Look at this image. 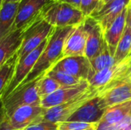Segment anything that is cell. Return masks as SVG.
<instances>
[{"instance_id": "cell-1", "label": "cell", "mask_w": 131, "mask_h": 130, "mask_svg": "<svg viewBox=\"0 0 131 130\" xmlns=\"http://www.w3.org/2000/svg\"><path fill=\"white\" fill-rule=\"evenodd\" d=\"M74 27L75 26L54 28L52 34L48 38V44L44 51L32 70L18 87H21L46 75L62 58H64L63 50L65 41Z\"/></svg>"}, {"instance_id": "cell-2", "label": "cell", "mask_w": 131, "mask_h": 130, "mask_svg": "<svg viewBox=\"0 0 131 130\" xmlns=\"http://www.w3.org/2000/svg\"><path fill=\"white\" fill-rule=\"evenodd\" d=\"M42 18L54 28L77 26L86 18L80 8L60 0L51 3L45 9Z\"/></svg>"}, {"instance_id": "cell-3", "label": "cell", "mask_w": 131, "mask_h": 130, "mask_svg": "<svg viewBox=\"0 0 131 130\" xmlns=\"http://www.w3.org/2000/svg\"><path fill=\"white\" fill-rule=\"evenodd\" d=\"M128 80H131V56L121 63L96 73L89 84L91 87L98 89L101 94Z\"/></svg>"}, {"instance_id": "cell-4", "label": "cell", "mask_w": 131, "mask_h": 130, "mask_svg": "<svg viewBox=\"0 0 131 130\" xmlns=\"http://www.w3.org/2000/svg\"><path fill=\"white\" fill-rule=\"evenodd\" d=\"M39 78L17 87L2 101V115L9 118L18 108L25 106H41L37 84Z\"/></svg>"}, {"instance_id": "cell-5", "label": "cell", "mask_w": 131, "mask_h": 130, "mask_svg": "<svg viewBox=\"0 0 131 130\" xmlns=\"http://www.w3.org/2000/svg\"><path fill=\"white\" fill-rule=\"evenodd\" d=\"M100 90L98 89H94L90 87V88L85 92L71 99L67 103L50 109H46L42 117L39 120H45L53 123L66 122L81 107L93 98L98 96Z\"/></svg>"}, {"instance_id": "cell-6", "label": "cell", "mask_w": 131, "mask_h": 130, "mask_svg": "<svg viewBox=\"0 0 131 130\" xmlns=\"http://www.w3.org/2000/svg\"><path fill=\"white\" fill-rule=\"evenodd\" d=\"M54 27L41 18L24 32L23 41L18 50V62L23 61L31 51L48 39L54 30Z\"/></svg>"}, {"instance_id": "cell-7", "label": "cell", "mask_w": 131, "mask_h": 130, "mask_svg": "<svg viewBox=\"0 0 131 130\" xmlns=\"http://www.w3.org/2000/svg\"><path fill=\"white\" fill-rule=\"evenodd\" d=\"M55 0H21L19 2L15 30L25 31L42 18L45 9Z\"/></svg>"}, {"instance_id": "cell-8", "label": "cell", "mask_w": 131, "mask_h": 130, "mask_svg": "<svg viewBox=\"0 0 131 130\" xmlns=\"http://www.w3.org/2000/svg\"><path fill=\"white\" fill-rule=\"evenodd\" d=\"M48 38L46 39L41 45H39L33 51H31L23 61L18 62L14 77L9 86L5 91L4 94L2 95V97H1V100H4L6 97H8L10 93H12L29 75L33 67H35L36 62L38 61V58L40 57L42 52L44 51L48 44Z\"/></svg>"}, {"instance_id": "cell-9", "label": "cell", "mask_w": 131, "mask_h": 130, "mask_svg": "<svg viewBox=\"0 0 131 130\" xmlns=\"http://www.w3.org/2000/svg\"><path fill=\"white\" fill-rule=\"evenodd\" d=\"M87 34V46L85 56L91 61L101 52L105 41L104 31L100 23L91 16L87 17L84 21Z\"/></svg>"}, {"instance_id": "cell-10", "label": "cell", "mask_w": 131, "mask_h": 130, "mask_svg": "<svg viewBox=\"0 0 131 130\" xmlns=\"http://www.w3.org/2000/svg\"><path fill=\"white\" fill-rule=\"evenodd\" d=\"M55 67L81 80L88 82L95 75L91 63L86 56L64 57Z\"/></svg>"}, {"instance_id": "cell-11", "label": "cell", "mask_w": 131, "mask_h": 130, "mask_svg": "<svg viewBox=\"0 0 131 130\" xmlns=\"http://www.w3.org/2000/svg\"><path fill=\"white\" fill-rule=\"evenodd\" d=\"M90 88L89 82L87 80L68 87H61L60 89L48 95L41 100V106L45 109H50L62 105L71 99L79 96Z\"/></svg>"}, {"instance_id": "cell-12", "label": "cell", "mask_w": 131, "mask_h": 130, "mask_svg": "<svg viewBox=\"0 0 131 130\" xmlns=\"http://www.w3.org/2000/svg\"><path fill=\"white\" fill-rule=\"evenodd\" d=\"M107 107L100 96H97L74 113L68 121H78L98 124L103 118Z\"/></svg>"}, {"instance_id": "cell-13", "label": "cell", "mask_w": 131, "mask_h": 130, "mask_svg": "<svg viewBox=\"0 0 131 130\" xmlns=\"http://www.w3.org/2000/svg\"><path fill=\"white\" fill-rule=\"evenodd\" d=\"M130 2L131 0H114L107 2L96 10L91 16L100 23L104 32Z\"/></svg>"}, {"instance_id": "cell-14", "label": "cell", "mask_w": 131, "mask_h": 130, "mask_svg": "<svg viewBox=\"0 0 131 130\" xmlns=\"http://www.w3.org/2000/svg\"><path fill=\"white\" fill-rule=\"evenodd\" d=\"M46 109L41 106H25L16 110L8 119L10 126L15 129L24 130L39 120Z\"/></svg>"}, {"instance_id": "cell-15", "label": "cell", "mask_w": 131, "mask_h": 130, "mask_svg": "<svg viewBox=\"0 0 131 130\" xmlns=\"http://www.w3.org/2000/svg\"><path fill=\"white\" fill-rule=\"evenodd\" d=\"M83 23L75 26L68 37L63 50L64 57L85 56L87 34Z\"/></svg>"}, {"instance_id": "cell-16", "label": "cell", "mask_w": 131, "mask_h": 130, "mask_svg": "<svg viewBox=\"0 0 131 130\" xmlns=\"http://www.w3.org/2000/svg\"><path fill=\"white\" fill-rule=\"evenodd\" d=\"M130 120H131V100L108 107L98 124L117 126Z\"/></svg>"}, {"instance_id": "cell-17", "label": "cell", "mask_w": 131, "mask_h": 130, "mask_svg": "<svg viewBox=\"0 0 131 130\" xmlns=\"http://www.w3.org/2000/svg\"><path fill=\"white\" fill-rule=\"evenodd\" d=\"M25 31L14 30L0 39V65L20 49Z\"/></svg>"}, {"instance_id": "cell-18", "label": "cell", "mask_w": 131, "mask_h": 130, "mask_svg": "<svg viewBox=\"0 0 131 130\" xmlns=\"http://www.w3.org/2000/svg\"><path fill=\"white\" fill-rule=\"evenodd\" d=\"M98 96L102 98L107 108L131 100V80L121 83Z\"/></svg>"}, {"instance_id": "cell-19", "label": "cell", "mask_w": 131, "mask_h": 130, "mask_svg": "<svg viewBox=\"0 0 131 130\" xmlns=\"http://www.w3.org/2000/svg\"><path fill=\"white\" fill-rule=\"evenodd\" d=\"M127 10V7L117 17V18L114 21V23L111 25V27L104 32V39L108 45L111 53L114 57L118 43L123 36V34L124 32L127 25V22H126Z\"/></svg>"}, {"instance_id": "cell-20", "label": "cell", "mask_w": 131, "mask_h": 130, "mask_svg": "<svg viewBox=\"0 0 131 130\" xmlns=\"http://www.w3.org/2000/svg\"><path fill=\"white\" fill-rule=\"evenodd\" d=\"M19 2H1L0 39L15 30Z\"/></svg>"}, {"instance_id": "cell-21", "label": "cell", "mask_w": 131, "mask_h": 130, "mask_svg": "<svg viewBox=\"0 0 131 130\" xmlns=\"http://www.w3.org/2000/svg\"><path fill=\"white\" fill-rule=\"evenodd\" d=\"M18 64V53L16 52L14 55L5 61L0 65V94L1 97L4 94L5 91L9 86L17 65Z\"/></svg>"}, {"instance_id": "cell-22", "label": "cell", "mask_w": 131, "mask_h": 130, "mask_svg": "<svg viewBox=\"0 0 131 130\" xmlns=\"http://www.w3.org/2000/svg\"><path fill=\"white\" fill-rule=\"evenodd\" d=\"M91 63L95 74L116 64L114 57L111 53L106 41H104L103 48L99 54L94 59H93Z\"/></svg>"}, {"instance_id": "cell-23", "label": "cell", "mask_w": 131, "mask_h": 130, "mask_svg": "<svg viewBox=\"0 0 131 130\" xmlns=\"http://www.w3.org/2000/svg\"><path fill=\"white\" fill-rule=\"evenodd\" d=\"M131 51V29L126 25L124 32L121 38L114 54L116 64L121 63L127 59Z\"/></svg>"}, {"instance_id": "cell-24", "label": "cell", "mask_w": 131, "mask_h": 130, "mask_svg": "<svg viewBox=\"0 0 131 130\" xmlns=\"http://www.w3.org/2000/svg\"><path fill=\"white\" fill-rule=\"evenodd\" d=\"M61 87V86L48 75H45L42 77H40L37 84L38 93L41 100L53 93Z\"/></svg>"}, {"instance_id": "cell-25", "label": "cell", "mask_w": 131, "mask_h": 130, "mask_svg": "<svg viewBox=\"0 0 131 130\" xmlns=\"http://www.w3.org/2000/svg\"><path fill=\"white\" fill-rule=\"evenodd\" d=\"M46 75H48L49 77L54 79L61 87L73 86L78 84L82 81H84L69 74L66 71L61 70L56 67H53Z\"/></svg>"}, {"instance_id": "cell-26", "label": "cell", "mask_w": 131, "mask_h": 130, "mask_svg": "<svg viewBox=\"0 0 131 130\" xmlns=\"http://www.w3.org/2000/svg\"><path fill=\"white\" fill-rule=\"evenodd\" d=\"M97 126V124L78 121H66L58 123V130H85Z\"/></svg>"}, {"instance_id": "cell-27", "label": "cell", "mask_w": 131, "mask_h": 130, "mask_svg": "<svg viewBox=\"0 0 131 130\" xmlns=\"http://www.w3.org/2000/svg\"><path fill=\"white\" fill-rule=\"evenodd\" d=\"M100 0H81L80 10L87 18L91 16L97 8Z\"/></svg>"}, {"instance_id": "cell-28", "label": "cell", "mask_w": 131, "mask_h": 130, "mask_svg": "<svg viewBox=\"0 0 131 130\" xmlns=\"http://www.w3.org/2000/svg\"><path fill=\"white\" fill-rule=\"evenodd\" d=\"M24 130H58V123H53L45 120H38Z\"/></svg>"}, {"instance_id": "cell-29", "label": "cell", "mask_w": 131, "mask_h": 130, "mask_svg": "<svg viewBox=\"0 0 131 130\" xmlns=\"http://www.w3.org/2000/svg\"><path fill=\"white\" fill-rule=\"evenodd\" d=\"M97 130H131V120L117 126H103L97 124Z\"/></svg>"}, {"instance_id": "cell-30", "label": "cell", "mask_w": 131, "mask_h": 130, "mask_svg": "<svg viewBox=\"0 0 131 130\" xmlns=\"http://www.w3.org/2000/svg\"><path fill=\"white\" fill-rule=\"evenodd\" d=\"M0 129L1 130H19V129H15L14 128H12L8 121V119L4 116L3 115H2V120H1V125H0Z\"/></svg>"}, {"instance_id": "cell-31", "label": "cell", "mask_w": 131, "mask_h": 130, "mask_svg": "<svg viewBox=\"0 0 131 130\" xmlns=\"http://www.w3.org/2000/svg\"><path fill=\"white\" fill-rule=\"evenodd\" d=\"M126 22H127V25L131 29V2L129 4V5L127 6Z\"/></svg>"}, {"instance_id": "cell-32", "label": "cell", "mask_w": 131, "mask_h": 130, "mask_svg": "<svg viewBox=\"0 0 131 130\" xmlns=\"http://www.w3.org/2000/svg\"><path fill=\"white\" fill-rule=\"evenodd\" d=\"M60 1H62V2H68L78 8H80V5H81V0H60Z\"/></svg>"}, {"instance_id": "cell-33", "label": "cell", "mask_w": 131, "mask_h": 130, "mask_svg": "<svg viewBox=\"0 0 131 130\" xmlns=\"http://www.w3.org/2000/svg\"><path fill=\"white\" fill-rule=\"evenodd\" d=\"M112 1H114V0H102V1L99 3L98 7H97V8L96 10L99 9V8H100L102 5H104V4H106V3H107V2H112Z\"/></svg>"}, {"instance_id": "cell-34", "label": "cell", "mask_w": 131, "mask_h": 130, "mask_svg": "<svg viewBox=\"0 0 131 130\" xmlns=\"http://www.w3.org/2000/svg\"><path fill=\"white\" fill-rule=\"evenodd\" d=\"M21 0H2L1 2H19Z\"/></svg>"}, {"instance_id": "cell-35", "label": "cell", "mask_w": 131, "mask_h": 130, "mask_svg": "<svg viewBox=\"0 0 131 130\" xmlns=\"http://www.w3.org/2000/svg\"><path fill=\"white\" fill-rule=\"evenodd\" d=\"M97 127H94V128H91V129H88L85 130H97Z\"/></svg>"}, {"instance_id": "cell-36", "label": "cell", "mask_w": 131, "mask_h": 130, "mask_svg": "<svg viewBox=\"0 0 131 130\" xmlns=\"http://www.w3.org/2000/svg\"><path fill=\"white\" fill-rule=\"evenodd\" d=\"M130 56H131V51H130V55H129V57H130Z\"/></svg>"}, {"instance_id": "cell-37", "label": "cell", "mask_w": 131, "mask_h": 130, "mask_svg": "<svg viewBox=\"0 0 131 130\" xmlns=\"http://www.w3.org/2000/svg\"><path fill=\"white\" fill-rule=\"evenodd\" d=\"M101 1H102V0H100V2H101ZM100 2H99V3H100Z\"/></svg>"}, {"instance_id": "cell-38", "label": "cell", "mask_w": 131, "mask_h": 130, "mask_svg": "<svg viewBox=\"0 0 131 130\" xmlns=\"http://www.w3.org/2000/svg\"><path fill=\"white\" fill-rule=\"evenodd\" d=\"M55 1H57V0H55Z\"/></svg>"}]
</instances>
